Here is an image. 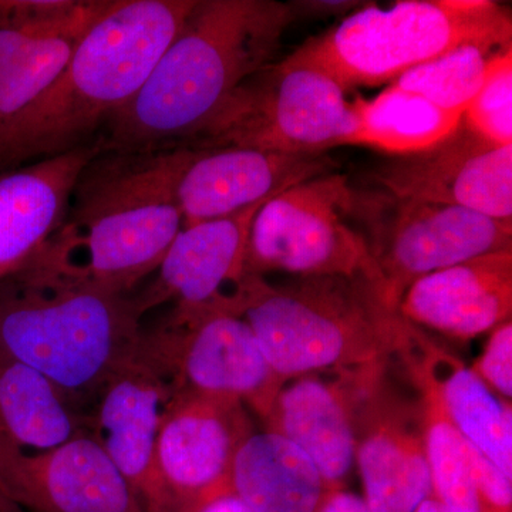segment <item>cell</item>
<instances>
[{
	"instance_id": "3",
	"label": "cell",
	"mask_w": 512,
	"mask_h": 512,
	"mask_svg": "<svg viewBox=\"0 0 512 512\" xmlns=\"http://www.w3.org/2000/svg\"><path fill=\"white\" fill-rule=\"evenodd\" d=\"M195 0H111L52 86L0 136V173L89 143L146 83Z\"/></svg>"
},
{
	"instance_id": "6",
	"label": "cell",
	"mask_w": 512,
	"mask_h": 512,
	"mask_svg": "<svg viewBox=\"0 0 512 512\" xmlns=\"http://www.w3.org/2000/svg\"><path fill=\"white\" fill-rule=\"evenodd\" d=\"M511 36L510 12L490 0H404L390 9L366 3L286 59L318 67L349 93L393 83L460 46L507 49Z\"/></svg>"
},
{
	"instance_id": "16",
	"label": "cell",
	"mask_w": 512,
	"mask_h": 512,
	"mask_svg": "<svg viewBox=\"0 0 512 512\" xmlns=\"http://www.w3.org/2000/svg\"><path fill=\"white\" fill-rule=\"evenodd\" d=\"M173 387L143 349L107 380L89 417L92 439L136 494L144 512H170L158 481V427Z\"/></svg>"
},
{
	"instance_id": "5",
	"label": "cell",
	"mask_w": 512,
	"mask_h": 512,
	"mask_svg": "<svg viewBox=\"0 0 512 512\" xmlns=\"http://www.w3.org/2000/svg\"><path fill=\"white\" fill-rule=\"evenodd\" d=\"M130 295L13 274L0 281V353L55 384L80 412L140 348Z\"/></svg>"
},
{
	"instance_id": "14",
	"label": "cell",
	"mask_w": 512,
	"mask_h": 512,
	"mask_svg": "<svg viewBox=\"0 0 512 512\" xmlns=\"http://www.w3.org/2000/svg\"><path fill=\"white\" fill-rule=\"evenodd\" d=\"M110 3L0 2V136L52 86Z\"/></svg>"
},
{
	"instance_id": "8",
	"label": "cell",
	"mask_w": 512,
	"mask_h": 512,
	"mask_svg": "<svg viewBox=\"0 0 512 512\" xmlns=\"http://www.w3.org/2000/svg\"><path fill=\"white\" fill-rule=\"evenodd\" d=\"M353 224L379 269L387 305L399 311L409 286L450 266L512 249V221L466 208L353 190Z\"/></svg>"
},
{
	"instance_id": "33",
	"label": "cell",
	"mask_w": 512,
	"mask_h": 512,
	"mask_svg": "<svg viewBox=\"0 0 512 512\" xmlns=\"http://www.w3.org/2000/svg\"><path fill=\"white\" fill-rule=\"evenodd\" d=\"M198 512H252L247 505L242 503L238 497L232 495H225V497L218 498L212 503L205 505Z\"/></svg>"
},
{
	"instance_id": "9",
	"label": "cell",
	"mask_w": 512,
	"mask_h": 512,
	"mask_svg": "<svg viewBox=\"0 0 512 512\" xmlns=\"http://www.w3.org/2000/svg\"><path fill=\"white\" fill-rule=\"evenodd\" d=\"M348 175L329 173L279 192L256 212L245 252V274L369 275L379 269L352 217Z\"/></svg>"
},
{
	"instance_id": "32",
	"label": "cell",
	"mask_w": 512,
	"mask_h": 512,
	"mask_svg": "<svg viewBox=\"0 0 512 512\" xmlns=\"http://www.w3.org/2000/svg\"><path fill=\"white\" fill-rule=\"evenodd\" d=\"M319 512H370L362 497L345 488L332 491L320 507Z\"/></svg>"
},
{
	"instance_id": "35",
	"label": "cell",
	"mask_w": 512,
	"mask_h": 512,
	"mask_svg": "<svg viewBox=\"0 0 512 512\" xmlns=\"http://www.w3.org/2000/svg\"><path fill=\"white\" fill-rule=\"evenodd\" d=\"M0 512H28L12 500L0 487Z\"/></svg>"
},
{
	"instance_id": "1",
	"label": "cell",
	"mask_w": 512,
	"mask_h": 512,
	"mask_svg": "<svg viewBox=\"0 0 512 512\" xmlns=\"http://www.w3.org/2000/svg\"><path fill=\"white\" fill-rule=\"evenodd\" d=\"M185 154L184 146L101 150L59 227L16 274L128 296L183 228L174 188Z\"/></svg>"
},
{
	"instance_id": "29",
	"label": "cell",
	"mask_w": 512,
	"mask_h": 512,
	"mask_svg": "<svg viewBox=\"0 0 512 512\" xmlns=\"http://www.w3.org/2000/svg\"><path fill=\"white\" fill-rule=\"evenodd\" d=\"M473 372L505 402L512 399V322L490 332L483 352L471 366Z\"/></svg>"
},
{
	"instance_id": "31",
	"label": "cell",
	"mask_w": 512,
	"mask_h": 512,
	"mask_svg": "<svg viewBox=\"0 0 512 512\" xmlns=\"http://www.w3.org/2000/svg\"><path fill=\"white\" fill-rule=\"evenodd\" d=\"M367 2L357 0H295L289 2L295 20L302 18H329V16H349Z\"/></svg>"
},
{
	"instance_id": "18",
	"label": "cell",
	"mask_w": 512,
	"mask_h": 512,
	"mask_svg": "<svg viewBox=\"0 0 512 512\" xmlns=\"http://www.w3.org/2000/svg\"><path fill=\"white\" fill-rule=\"evenodd\" d=\"M265 202L181 228L157 268L156 279L143 293L131 296L138 313L143 316L174 301L177 309L214 308L237 315L239 292L247 276L249 231Z\"/></svg>"
},
{
	"instance_id": "19",
	"label": "cell",
	"mask_w": 512,
	"mask_h": 512,
	"mask_svg": "<svg viewBox=\"0 0 512 512\" xmlns=\"http://www.w3.org/2000/svg\"><path fill=\"white\" fill-rule=\"evenodd\" d=\"M390 363L309 373L279 390L265 430L301 448L328 481L340 490L355 464V416L367 387Z\"/></svg>"
},
{
	"instance_id": "26",
	"label": "cell",
	"mask_w": 512,
	"mask_h": 512,
	"mask_svg": "<svg viewBox=\"0 0 512 512\" xmlns=\"http://www.w3.org/2000/svg\"><path fill=\"white\" fill-rule=\"evenodd\" d=\"M357 130L350 146L410 156L436 146L460 127L463 116L390 84L375 99L353 101Z\"/></svg>"
},
{
	"instance_id": "7",
	"label": "cell",
	"mask_w": 512,
	"mask_h": 512,
	"mask_svg": "<svg viewBox=\"0 0 512 512\" xmlns=\"http://www.w3.org/2000/svg\"><path fill=\"white\" fill-rule=\"evenodd\" d=\"M356 130L353 101L339 83L285 57L248 77L180 146L323 154L350 146Z\"/></svg>"
},
{
	"instance_id": "2",
	"label": "cell",
	"mask_w": 512,
	"mask_h": 512,
	"mask_svg": "<svg viewBox=\"0 0 512 512\" xmlns=\"http://www.w3.org/2000/svg\"><path fill=\"white\" fill-rule=\"evenodd\" d=\"M295 20L276 0H195L128 103L104 123L103 151L180 146L252 74L274 63Z\"/></svg>"
},
{
	"instance_id": "28",
	"label": "cell",
	"mask_w": 512,
	"mask_h": 512,
	"mask_svg": "<svg viewBox=\"0 0 512 512\" xmlns=\"http://www.w3.org/2000/svg\"><path fill=\"white\" fill-rule=\"evenodd\" d=\"M463 123L494 146H512V49L497 53L487 76L463 114Z\"/></svg>"
},
{
	"instance_id": "4",
	"label": "cell",
	"mask_w": 512,
	"mask_h": 512,
	"mask_svg": "<svg viewBox=\"0 0 512 512\" xmlns=\"http://www.w3.org/2000/svg\"><path fill=\"white\" fill-rule=\"evenodd\" d=\"M238 315L285 383L392 362L409 325L369 275L292 276L282 284L247 275Z\"/></svg>"
},
{
	"instance_id": "20",
	"label": "cell",
	"mask_w": 512,
	"mask_h": 512,
	"mask_svg": "<svg viewBox=\"0 0 512 512\" xmlns=\"http://www.w3.org/2000/svg\"><path fill=\"white\" fill-rule=\"evenodd\" d=\"M399 313L417 328L470 340L512 315V249L468 259L417 279Z\"/></svg>"
},
{
	"instance_id": "15",
	"label": "cell",
	"mask_w": 512,
	"mask_h": 512,
	"mask_svg": "<svg viewBox=\"0 0 512 512\" xmlns=\"http://www.w3.org/2000/svg\"><path fill=\"white\" fill-rule=\"evenodd\" d=\"M0 487L28 512H144L86 431L43 453H29L0 437Z\"/></svg>"
},
{
	"instance_id": "24",
	"label": "cell",
	"mask_w": 512,
	"mask_h": 512,
	"mask_svg": "<svg viewBox=\"0 0 512 512\" xmlns=\"http://www.w3.org/2000/svg\"><path fill=\"white\" fill-rule=\"evenodd\" d=\"M82 416L42 373L0 353V437L43 453L84 433Z\"/></svg>"
},
{
	"instance_id": "11",
	"label": "cell",
	"mask_w": 512,
	"mask_h": 512,
	"mask_svg": "<svg viewBox=\"0 0 512 512\" xmlns=\"http://www.w3.org/2000/svg\"><path fill=\"white\" fill-rule=\"evenodd\" d=\"M254 433L247 406L234 397L173 393L156 444L157 477L170 512H198L232 495L235 457Z\"/></svg>"
},
{
	"instance_id": "22",
	"label": "cell",
	"mask_w": 512,
	"mask_h": 512,
	"mask_svg": "<svg viewBox=\"0 0 512 512\" xmlns=\"http://www.w3.org/2000/svg\"><path fill=\"white\" fill-rule=\"evenodd\" d=\"M332 487L301 448L255 431L235 457L232 494L252 512H319Z\"/></svg>"
},
{
	"instance_id": "34",
	"label": "cell",
	"mask_w": 512,
	"mask_h": 512,
	"mask_svg": "<svg viewBox=\"0 0 512 512\" xmlns=\"http://www.w3.org/2000/svg\"><path fill=\"white\" fill-rule=\"evenodd\" d=\"M414 512H457L454 510H451V508H448L447 505H444L441 503V501L437 500V498L430 497L426 498V500L423 501L417 507V510Z\"/></svg>"
},
{
	"instance_id": "10",
	"label": "cell",
	"mask_w": 512,
	"mask_h": 512,
	"mask_svg": "<svg viewBox=\"0 0 512 512\" xmlns=\"http://www.w3.org/2000/svg\"><path fill=\"white\" fill-rule=\"evenodd\" d=\"M141 349L167 376L173 393L234 397L264 423L285 384L245 319L222 309L174 308L143 332Z\"/></svg>"
},
{
	"instance_id": "25",
	"label": "cell",
	"mask_w": 512,
	"mask_h": 512,
	"mask_svg": "<svg viewBox=\"0 0 512 512\" xmlns=\"http://www.w3.org/2000/svg\"><path fill=\"white\" fill-rule=\"evenodd\" d=\"M420 346L429 357L447 412L461 436L512 477V406L490 389L458 357L440 348L419 328Z\"/></svg>"
},
{
	"instance_id": "23",
	"label": "cell",
	"mask_w": 512,
	"mask_h": 512,
	"mask_svg": "<svg viewBox=\"0 0 512 512\" xmlns=\"http://www.w3.org/2000/svg\"><path fill=\"white\" fill-rule=\"evenodd\" d=\"M419 328L409 322L396 357L417 393L424 447L430 468L431 497L457 512H484L478 500L467 443L447 412L439 380L417 338Z\"/></svg>"
},
{
	"instance_id": "30",
	"label": "cell",
	"mask_w": 512,
	"mask_h": 512,
	"mask_svg": "<svg viewBox=\"0 0 512 512\" xmlns=\"http://www.w3.org/2000/svg\"><path fill=\"white\" fill-rule=\"evenodd\" d=\"M467 443L468 466L484 512H512V477Z\"/></svg>"
},
{
	"instance_id": "13",
	"label": "cell",
	"mask_w": 512,
	"mask_h": 512,
	"mask_svg": "<svg viewBox=\"0 0 512 512\" xmlns=\"http://www.w3.org/2000/svg\"><path fill=\"white\" fill-rule=\"evenodd\" d=\"M394 197L466 208L512 221V146H494L460 127L436 146L394 157L372 173Z\"/></svg>"
},
{
	"instance_id": "17",
	"label": "cell",
	"mask_w": 512,
	"mask_h": 512,
	"mask_svg": "<svg viewBox=\"0 0 512 512\" xmlns=\"http://www.w3.org/2000/svg\"><path fill=\"white\" fill-rule=\"evenodd\" d=\"M333 168L326 153L187 147L175 180V201L187 227L268 201L293 185L333 173Z\"/></svg>"
},
{
	"instance_id": "21",
	"label": "cell",
	"mask_w": 512,
	"mask_h": 512,
	"mask_svg": "<svg viewBox=\"0 0 512 512\" xmlns=\"http://www.w3.org/2000/svg\"><path fill=\"white\" fill-rule=\"evenodd\" d=\"M101 151L99 138L0 173V281L20 271L56 231L74 185Z\"/></svg>"
},
{
	"instance_id": "27",
	"label": "cell",
	"mask_w": 512,
	"mask_h": 512,
	"mask_svg": "<svg viewBox=\"0 0 512 512\" xmlns=\"http://www.w3.org/2000/svg\"><path fill=\"white\" fill-rule=\"evenodd\" d=\"M503 50L480 45L460 46L414 67L390 84L419 94L440 109L463 116L483 86L491 59Z\"/></svg>"
},
{
	"instance_id": "12",
	"label": "cell",
	"mask_w": 512,
	"mask_h": 512,
	"mask_svg": "<svg viewBox=\"0 0 512 512\" xmlns=\"http://www.w3.org/2000/svg\"><path fill=\"white\" fill-rule=\"evenodd\" d=\"M384 367L355 416V461L370 512H414L431 495L419 402Z\"/></svg>"
}]
</instances>
